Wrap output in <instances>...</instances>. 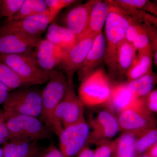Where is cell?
Returning a JSON list of instances; mask_svg holds the SVG:
<instances>
[{"mask_svg": "<svg viewBox=\"0 0 157 157\" xmlns=\"http://www.w3.org/2000/svg\"><path fill=\"white\" fill-rule=\"evenodd\" d=\"M132 17L124 14L112 6L105 24V47L104 60L109 76L113 79L118 78L117 52L119 44L125 39Z\"/></svg>", "mask_w": 157, "mask_h": 157, "instance_id": "obj_1", "label": "cell"}, {"mask_svg": "<svg viewBox=\"0 0 157 157\" xmlns=\"http://www.w3.org/2000/svg\"><path fill=\"white\" fill-rule=\"evenodd\" d=\"M4 115L11 140L27 139L38 142L50 139L52 136L53 133L39 118L4 111Z\"/></svg>", "mask_w": 157, "mask_h": 157, "instance_id": "obj_2", "label": "cell"}, {"mask_svg": "<svg viewBox=\"0 0 157 157\" xmlns=\"http://www.w3.org/2000/svg\"><path fill=\"white\" fill-rule=\"evenodd\" d=\"M84 120L83 105L76 95L73 82L64 98L54 111L49 129L58 136L65 128Z\"/></svg>", "mask_w": 157, "mask_h": 157, "instance_id": "obj_3", "label": "cell"}, {"mask_svg": "<svg viewBox=\"0 0 157 157\" xmlns=\"http://www.w3.org/2000/svg\"><path fill=\"white\" fill-rule=\"evenodd\" d=\"M73 82H70L66 74L60 70H52L50 79L42 92V111L39 117L49 128L54 111L64 98Z\"/></svg>", "mask_w": 157, "mask_h": 157, "instance_id": "obj_4", "label": "cell"}, {"mask_svg": "<svg viewBox=\"0 0 157 157\" xmlns=\"http://www.w3.org/2000/svg\"><path fill=\"white\" fill-rule=\"evenodd\" d=\"M111 90L109 76L104 69H98L82 82L78 97L83 106L105 105L109 101Z\"/></svg>", "mask_w": 157, "mask_h": 157, "instance_id": "obj_5", "label": "cell"}, {"mask_svg": "<svg viewBox=\"0 0 157 157\" xmlns=\"http://www.w3.org/2000/svg\"><path fill=\"white\" fill-rule=\"evenodd\" d=\"M42 92L31 86L13 90L3 104V110L39 118L42 111Z\"/></svg>", "mask_w": 157, "mask_h": 157, "instance_id": "obj_6", "label": "cell"}, {"mask_svg": "<svg viewBox=\"0 0 157 157\" xmlns=\"http://www.w3.org/2000/svg\"><path fill=\"white\" fill-rule=\"evenodd\" d=\"M0 62L9 67L23 78L36 82L37 85L48 82L52 70L45 71L39 67L34 52L20 54L0 56Z\"/></svg>", "mask_w": 157, "mask_h": 157, "instance_id": "obj_7", "label": "cell"}, {"mask_svg": "<svg viewBox=\"0 0 157 157\" xmlns=\"http://www.w3.org/2000/svg\"><path fill=\"white\" fill-rule=\"evenodd\" d=\"M120 131L135 135L138 133L156 126V120L153 113L142 105L140 99L132 107L124 110L118 115Z\"/></svg>", "mask_w": 157, "mask_h": 157, "instance_id": "obj_8", "label": "cell"}, {"mask_svg": "<svg viewBox=\"0 0 157 157\" xmlns=\"http://www.w3.org/2000/svg\"><path fill=\"white\" fill-rule=\"evenodd\" d=\"M90 127L85 120L65 128L58 135L59 149L65 157H76L87 147Z\"/></svg>", "mask_w": 157, "mask_h": 157, "instance_id": "obj_9", "label": "cell"}, {"mask_svg": "<svg viewBox=\"0 0 157 157\" xmlns=\"http://www.w3.org/2000/svg\"><path fill=\"white\" fill-rule=\"evenodd\" d=\"M55 17L49 12L17 20L6 21L0 27V35L5 33H18L33 39H41Z\"/></svg>", "mask_w": 157, "mask_h": 157, "instance_id": "obj_10", "label": "cell"}, {"mask_svg": "<svg viewBox=\"0 0 157 157\" xmlns=\"http://www.w3.org/2000/svg\"><path fill=\"white\" fill-rule=\"evenodd\" d=\"M98 35H85L64 53L57 67L66 74L70 82H73L74 74L83 63Z\"/></svg>", "mask_w": 157, "mask_h": 157, "instance_id": "obj_11", "label": "cell"}, {"mask_svg": "<svg viewBox=\"0 0 157 157\" xmlns=\"http://www.w3.org/2000/svg\"><path fill=\"white\" fill-rule=\"evenodd\" d=\"M89 125L92 131L90 132L88 144H94L98 146L111 140L120 132L117 117L107 108L100 111L96 117L91 118Z\"/></svg>", "mask_w": 157, "mask_h": 157, "instance_id": "obj_12", "label": "cell"}, {"mask_svg": "<svg viewBox=\"0 0 157 157\" xmlns=\"http://www.w3.org/2000/svg\"><path fill=\"white\" fill-rule=\"evenodd\" d=\"M95 0L77 5L70 9L62 18L64 27L76 36L77 39L83 36L89 25L91 10Z\"/></svg>", "mask_w": 157, "mask_h": 157, "instance_id": "obj_13", "label": "cell"}, {"mask_svg": "<svg viewBox=\"0 0 157 157\" xmlns=\"http://www.w3.org/2000/svg\"><path fill=\"white\" fill-rule=\"evenodd\" d=\"M41 39H33L18 33L0 35V56L33 52Z\"/></svg>", "mask_w": 157, "mask_h": 157, "instance_id": "obj_14", "label": "cell"}, {"mask_svg": "<svg viewBox=\"0 0 157 157\" xmlns=\"http://www.w3.org/2000/svg\"><path fill=\"white\" fill-rule=\"evenodd\" d=\"M64 52L46 39H41L34 51V55L39 67L45 71L55 69L60 62Z\"/></svg>", "mask_w": 157, "mask_h": 157, "instance_id": "obj_15", "label": "cell"}, {"mask_svg": "<svg viewBox=\"0 0 157 157\" xmlns=\"http://www.w3.org/2000/svg\"><path fill=\"white\" fill-rule=\"evenodd\" d=\"M105 47V37L102 32L96 37L84 61L76 72L78 81L81 82L87 78L104 60Z\"/></svg>", "mask_w": 157, "mask_h": 157, "instance_id": "obj_16", "label": "cell"}, {"mask_svg": "<svg viewBox=\"0 0 157 157\" xmlns=\"http://www.w3.org/2000/svg\"><path fill=\"white\" fill-rule=\"evenodd\" d=\"M138 99L129 89L127 83L121 82L111 86L110 97L105 105L116 115H118L133 106Z\"/></svg>", "mask_w": 157, "mask_h": 157, "instance_id": "obj_17", "label": "cell"}, {"mask_svg": "<svg viewBox=\"0 0 157 157\" xmlns=\"http://www.w3.org/2000/svg\"><path fill=\"white\" fill-rule=\"evenodd\" d=\"M2 147L4 157H40L43 151L37 141L27 139H12Z\"/></svg>", "mask_w": 157, "mask_h": 157, "instance_id": "obj_18", "label": "cell"}, {"mask_svg": "<svg viewBox=\"0 0 157 157\" xmlns=\"http://www.w3.org/2000/svg\"><path fill=\"white\" fill-rule=\"evenodd\" d=\"M111 7L109 0H95L91 10L88 28L84 36L98 35L102 32Z\"/></svg>", "mask_w": 157, "mask_h": 157, "instance_id": "obj_19", "label": "cell"}, {"mask_svg": "<svg viewBox=\"0 0 157 157\" xmlns=\"http://www.w3.org/2000/svg\"><path fill=\"white\" fill-rule=\"evenodd\" d=\"M46 33V38L49 42L66 52L77 42V38L68 29L56 23H51Z\"/></svg>", "mask_w": 157, "mask_h": 157, "instance_id": "obj_20", "label": "cell"}, {"mask_svg": "<svg viewBox=\"0 0 157 157\" xmlns=\"http://www.w3.org/2000/svg\"><path fill=\"white\" fill-rule=\"evenodd\" d=\"M137 50L131 42L123 40L117 46V62L118 77L126 78L127 73L132 67L137 56Z\"/></svg>", "mask_w": 157, "mask_h": 157, "instance_id": "obj_21", "label": "cell"}, {"mask_svg": "<svg viewBox=\"0 0 157 157\" xmlns=\"http://www.w3.org/2000/svg\"><path fill=\"white\" fill-rule=\"evenodd\" d=\"M137 52L135 61L126 76L128 82L140 78L152 70L153 55L151 47Z\"/></svg>", "mask_w": 157, "mask_h": 157, "instance_id": "obj_22", "label": "cell"}, {"mask_svg": "<svg viewBox=\"0 0 157 157\" xmlns=\"http://www.w3.org/2000/svg\"><path fill=\"white\" fill-rule=\"evenodd\" d=\"M0 82L11 91L20 88L37 85L36 82L23 78L7 65L0 62Z\"/></svg>", "mask_w": 157, "mask_h": 157, "instance_id": "obj_23", "label": "cell"}, {"mask_svg": "<svg viewBox=\"0 0 157 157\" xmlns=\"http://www.w3.org/2000/svg\"><path fill=\"white\" fill-rule=\"evenodd\" d=\"M113 7L117 8L124 14L134 18L146 25L157 26L156 16L146 11L128 6L123 2L122 0H109Z\"/></svg>", "mask_w": 157, "mask_h": 157, "instance_id": "obj_24", "label": "cell"}, {"mask_svg": "<svg viewBox=\"0 0 157 157\" xmlns=\"http://www.w3.org/2000/svg\"><path fill=\"white\" fill-rule=\"evenodd\" d=\"M157 81V75L152 70L140 78L128 82L127 86L137 98L147 95L154 90Z\"/></svg>", "mask_w": 157, "mask_h": 157, "instance_id": "obj_25", "label": "cell"}, {"mask_svg": "<svg viewBox=\"0 0 157 157\" xmlns=\"http://www.w3.org/2000/svg\"><path fill=\"white\" fill-rule=\"evenodd\" d=\"M44 0H25L22 6L14 16L7 21H16L29 16L48 12Z\"/></svg>", "mask_w": 157, "mask_h": 157, "instance_id": "obj_26", "label": "cell"}, {"mask_svg": "<svg viewBox=\"0 0 157 157\" xmlns=\"http://www.w3.org/2000/svg\"><path fill=\"white\" fill-rule=\"evenodd\" d=\"M157 142L156 127L147 129L135 135V149L136 155L143 154Z\"/></svg>", "mask_w": 157, "mask_h": 157, "instance_id": "obj_27", "label": "cell"}, {"mask_svg": "<svg viewBox=\"0 0 157 157\" xmlns=\"http://www.w3.org/2000/svg\"><path fill=\"white\" fill-rule=\"evenodd\" d=\"M135 135L131 133H123L117 138L116 149V157H136L135 149Z\"/></svg>", "mask_w": 157, "mask_h": 157, "instance_id": "obj_28", "label": "cell"}, {"mask_svg": "<svg viewBox=\"0 0 157 157\" xmlns=\"http://www.w3.org/2000/svg\"><path fill=\"white\" fill-rule=\"evenodd\" d=\"M24 0H0V17H6L7 20L14 16Z\"/></svg>", "mask_w": 157, "mask_h": 157, "instance_id": "obj_29", "label": "cell"}, {"mask_svg": "<svg viewBox=\"0 0 157 157\" xmlns=\"http://www.w3.org/2000/svg\"><path fill=\"white\" fill-rule=\"evenodd\" d=\"M137 21L132 17L131 22L126 32L125 39L132 43L140 34L146 33L147 31V26Z\"/></svg>", "mask_w": 157, "mask_h": 157, "instance_id": "obj_30", "label": "cell"}, {"mask_svg": "<svg viewBox=\"0 0 157 157\" xmlns=\"http://www.w3.org/2000/svg\"><path fill=\"white\" fill-rule=\"evenodd\" d=\"M117 142V138L101 144L94 151L93 157H111L116 151Z\"/></svg>", "mask_w": 157, "mask_h": 157, "instance_id": "obj_31", "label": "cell"}, {"mask_svg": "<svg viewBox=\"0 0 157 157\" xmlns=\"http://www.w3.org/2000/svg\"><path fill=\"white\" fill-rule=\"evenodd\" d=\"M123 2L157 16V7L154 3L148 0H122Z\"/></svg>", "mask_w": 157, "mask_h": 157, "instance_id": "obj_32", "label": "cell"}, {"mask_svg": "<svg viewBox=\"0 0 157 157\" xmlns=\"http://www.w3.org/2000/svg\"><path fill=\"white\" fill-rule=\"evenodd\" d=\"M76 2L74 0H45L49 13L55 17L62 9Z\"/></svg>", "mask_w": 157, "mask_h": 157, "instance_id": "obj_33", "label": "cell"}, {"mask_svg": "<svg viewBox=\"0 0 157 157\" xmlns=\"http://www.w3.org/2000/svg\"><path fill=\"white\" fill-rule=\"evenodd\" d=\"M140 99L145 109L152 113L157 112V90L154 89L147 95Z\"/></svg>", "mask_w": 157, "mask_h": 157, "instance_id": "obj_34", "label": "cell"}, {"mask_svg": "<svg viewBox=\"0 0 157 157\" xmlns=\"http://www.w3.org/2000/svg\"><path fill=\"white\" fill-rule=\"evenodd\" d=\"M132 43L137 51L144 50L150 47V41L147 34V31L146 33L139 35Z\"/></svg>", "mask_w": 157, "mask_h": 157, "instance_id": "obj_35", "label": "cell"}, {"mask_svg": "<svg viewBox=\"0 0 157 157\" xmlns=\"http://www.w3.org/2000/svg\"><path fill=\"white\" fill-rule=\"evenodd\" d=\"M40 157H65L59 149L52 144H51L45 150H43Z\"/></svg>", "mask_w": 157, "mask_h": 157, "instance_id": "obj_36", "label": "cell"}, {"mask_svg": "<svg viewBox=\"0 0 157 157\" xmlns=\"http://www.w3.org/2000/svg\"><path fill=\"white\" fill-rule=\"evenodd\" d=\"M11 140L10 133L4 121L0 123V145Z\"/></svg>", "mask_w": 157, "mask_h": 157, "instance_id": "obj_37", "label": "cell"}, {"mask_svg": "<svg viewBox=\"0 0 157 157\" xmlns=\"http://www.w3.org/2000/svg\"><path fill=\"white\" fill-rule=\"evenodd\" d=\"M11 90L0 82V105H2Z\"/></svg>", "mask_w": 157, "mask_h": 157, "instance_id": "obj_38", "label": "cell"}, {"mask_svg": "<svg viewBox=\"0 0 157 157\" xmlns=\"http://www.w3.org/2000/svg\"><path fill=\"white\" fill-rule=\"evenodd\" d=\"M144 154L149 157H157V142L150 147Z\"/></svg>", "mask_w": 157, "mask_h": 157, "instance_id": "obj_39", "label": "cell"}, {"mask_svg": "<svg viewBox=\"0 0 157 157\" xmlns=\"http://www.w3.org/2000/svg\"><path fill=\"white\" fill-rule=\"evenodd\" d=\"M94 152V150L86 147L76 157H93Z\"/></svg>", "mask_w": 157, "mask_h": 157, "instance_id": "obj_40", "label": "cell"}, {"mask_svg": "<svg viewBox=\"0 0 157 157\" xmlns=\"http://www.w3.org/2000/svg\"><path fill=\"white\" fill-rule=\"evenodd\" d=\"M4 111L0 109V123L4 121Z\"/></svg>", "mask_w": 157, "mask_h": 157, "instance_id": "obj_41", "label": "cell"}, {"mask_svg": "<svg viewBox=\"0 0 157 157\" xmlns=\"http://www.w3.org/2000/svg\"><path fill=\"white\" fill-rule=\"evenodd\" d=\"M0 157H4L3 149L1 147H0Z\"/></svg>", "mask_w": 157, "mask_h": 157, "instance_id": "obj_42", "label": "cell"}, {"mask_svg": "<svg viewBox=\"0 0 157 157\" xmlns=\"http://www.w3.org/2000/svg\"><path fill=\"white\" fill-rule=\"evenodd\" d=\"M136 157H149L147 156V155H146L144 154H143L139 155L137 156Z\"/></svg>", "mask_w": 157, "mask_h": 157, "instance_id": "obj_43", "label": "cell"}, {"mask_svg": "<svg viewBox=\"0 0 157 157\" xmlns=\"http://www.w3.org/2000/svg\"><path fill=\"white\" fill-rule=\"evenodd\" d=\"M111 157H116V151H115V152L113 154Z\"/></svg>", "mask_w": 157, "mask_h": 157, "instance_id": "obj_44", "label": "cell"}]
</instances>
